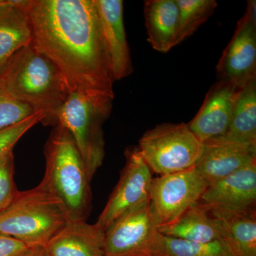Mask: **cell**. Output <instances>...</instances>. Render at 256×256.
Segmentation results:
<instances>
[{
  "label": "cell",
  "mask_w": 256,
  "mask_h": 256,
  "mask_svg": "<svg viewBox=\"0 0 256 256\" xmlns=\"http://www.w3.org/2000/svg\"><path fill=\"white\" fill-rule=\"evenodd\" d=\"M28 0H2L0 4V73L20 50L32 43Z\"/></svg>",
  "instance_id": "cell-16"
},
{
  "label": "cell",
  "mask_w": 256,
  "mask_h": 256,
  "mask_svg": "<svg viewBox=\"0 0 256 256\" xmlns=\"http://www.w3.org/2000/svg\"><path fill=\"white\" fill-rule=\"evenodd\" d=\"M208 186L195 168L152 180L150 200L160 226L176 222L200 202Z\"/></svg>",
  "instance_id": "cell-8"
},
{
  "label": "cell",
  "mask_w": 256,
  "mask_h": 256,
  "mask_svg": "<svg viewBox=\"0 0 256 256\" xmlns=\"http://www.w3.org/2000/svg\"><path fill=\"white\" fill-rule=\"evenodd\" d=\"M224 136L256 144V79L239 94L228 132Z\"/></svg>",
  "instance_id": "cell-20"
},
{
  "label": "cell",
  "mask_w": 256,
  "mask_h": 256,
  "mask_svg": "<svg viewBox=\"0 0 256 256\" xmlns=\"http://www.w3.org/2000/svg\"><path fill=\"white\" fill-rule=\"evenodd\" d=\"M218 80L240 88L256 79V4L248 2L245 14L238 22L232 41L217 66Z\"/></svg>",
  "instance_id": "cell-10"
},
{
  "label": "cell",
  "mask_w": 256,
  "mask_h": 256,
  "mask_svg": "<svg viewBox=\"0 0 256 256\" xmlns=\"http://www.w3.org/2000/svg\"><path fill=\"white\" fill-rule=\"evenodd\" d=\"M18 190L14 183V154L0 162V213L13 201Z\"/></svg>",
  "instance_id": "cell-25"
},
{
  "label": "cell",
  "mask_w": 256,
  "mask_h": 256,
  "mask_svg": "<svg viewBox=\"0 0 256 256\" xmlns=\"http://www.w3.org/2000/svg\"><path fill=\"white\" fill-rule=\"evenodd\" d=\"M180 10V24L176 45L191 37L218 6L215 0H176Z\"/></svg>",
  "instance_id": "cell-22"
},
{
  "label": "cell",
  "mask_w": 256,
  "mask_h": 256,
  "mask_svg": "<svg viewBox=\"0 0 256 256\" xmlns=\"http://www.w3.org/2000/svg\"><path fill=\"white\" fill-rule=\"evenodd\" d=\"M69 220L62 203L41 185L18 192L0 213V233L31 247H44Z\"/></svg>",
  "instance_id": "cell-4"
},
{
  "label": "cell",
  "mask_w": 256,
  "mask_h": 256,
  "mask_svg": "<svg viewBox=\"0 0 256 256\" xmlns=\"http://www.w3.org/2000/svg\"><path fill=\"white\" fill-rule=\"evenodd\" d=\"M44 120V114L36 112L18 124L0 130V162L12 154L15 146L21 138L37 124H43Z\"/></svg>",
  "instance_id": "cell-23"
},
{
  "label": "cell",
  "mask_w": 256,
  "mask_h": 256,
  "mask_svg": "<svg viewBox=\"0 0 256 256\" xmlns=\"http://www.w3.org/2000/svg\"><path fill=\"white\" fill-rule=\"evenodd\" d=\"M31 246L0 233V256H16L26 252Z\"/></svg>",
  "instance_id": "cell-26"
},
{
  "label": "cell",
  "mask_w": 256,
  "mask_h": 256,
  "mask_svg": "<svg viewBox=\"0 0 256 256\" xmlns=\"http://www.w3.org/2000/svg\"><path fill=\"white\" fill-rule=\"evenodd\" d=\"M32 44L70 92L114 100V82L95 0H28Z\"/></svg>",
  "instance_id": "cell-1"
},
{
  "label": "cell",
  "mask_w": 256,
  "mask_h": 256,
  "mask_svg": "<svg viewBox=\"0 0 256 256\" xmlns=\"http://www.w3.org/2000/svg\"><path fill=\"white\" fill-rule=\"evenodd\" d=\"M198 202L210 214L256 210V161L210 185Z\"/></svg>",
  "instance_id": "cell-11"
},
{
  "label": "cell",
  "mask_w": 256,
  "mask_h": 256,
  "mask_svg": "<svg viewBox=\"0 0 256 256\" xmlns=\"http://www.w3.org/2000/svg\"><path fill=\"white\" fill-rule=\"evenodd\" d=\"M154 256H233L222 240L200 244L160 235Z\"/></svg>",
  "instance_id": "cell-21"
},
{
  "label": "cell",
  "mask_w": 256,
  "mask_h": 256,
  "mask_svg": "<svg viewBox=\"0 0 256 256\" xmlns=\"http://www.w3.org/2000/svg\"><path fill=\"white\" fill-rule=\"evenodd\" d=\"M160 233L170 238L208 244L220 240L215 218L200 202L186 210L174 223L162 226Z\"/></svg>",
  "instance_id": "cell-19"
},
{
  "label": "cell",
  "mask_w": 256,
  "mask_h": 256,
  "mask_svg": "<svg viewBox=\"0 0 256 256\" xmlns=\"http://www.w3.org/2000/svg\"><path fill=\"white\" fill-rule=\"evenodd\" d=\"M148 42L160 53L178 46L180 10L176 0H148L144 8Z\"/></svg>",
  "instance_id": "cell-17"
},
{
  "label": "cell",
  "mask_w": 256,
  "mask_h": 256,
  "mask_svg": "<svg viewBox=\"0 0 256 256\" xmlns=\"http://www.w3.org/2000/svg\"><path fill=\"white\" fill-rule=\"evenodd\" d=\"M112 101L70 92L57 114L56 126L72 134L92 180L105 158L102 126L110 116Z\"/></svg>",
  "instance_id": "cell-5"
},
{
  "label": "cell",
  "mask_w": 256,
  "mask_h": 256,
  "mask_svg": "<svg viewBox=\"0 0 256 256\" xmlns=\"http://www.w3.org/2000/svg\"><path fill=\"white\" fill-rule=\"evenodd\" d=\"M233 256H256V210L210 214Z\"/></svg>",
  "instance_id": "cell-18"
},
{
  "label": "cell",
  "mask_w": 256,
  "mask_h": 256,
  "mask_svg": "<svg viewBox=\"0 0 256 256\" xmlns=\"http://www.w3.org/2000/svg\"><path fill=\"white\" fill-rule=\"evenodd\" d=\"M0 84L10 97L43 114V124L54 127L57 114L70 94L58 69L32 44L5 66Z\"/></svg>",
  "instance_id": "cell-2"
},
{
  "label": "cell",
  "mask_w": 256,
  "mask_h": 256,
  "mask_svg": "<svg viewBox=\"0 0 256 256\" xmlns=\"http://www.w3.org/2000/svg\"><path fill=\"white\" fill-rule=\"evenodd\" d=\"M44 153L46 170L40 185L62 203L70 222L86 220L92 210V180L72 134L55 127Z\"/></svg>",
  "instance_id": "cell-3"
},
{
  "label": "cell",
  "mask_w": 256,
  "mask_h": 256,
  "mask_svg": "<svg viewBox=\"0 0 256 256\" xmlns=\"http://www.w3.org/2000/svg\"><path fill=\"white\" fill-rule=\"evenodd\" d=\"M16 256H46L43 247H33Z\"/></svg>",
  "instance_id": "cell-27"
},
{
  "label": "cell",
  "mask_w": 256,
  "mask_h": 256,
  "mask_svg": "<svg viewBox=\"0 0 256 256\" xmlns=\"http://www.w3.org/2000/svg\"><path fill=\"white\" fill-rule=\"evenodd\" d=\"M126 160L119 182L96 223L104 232L122 216L150 198L152 171L139 149L128 150Z\"/></svg>",
  "instance_id": "cell-9"
},
{
  "label": "cell",
  "mask_w": 256,
  "mask_h": 256,
  "mask_svg": "<svg viewBox=\"0 0 256 256\" xmlns=\"http://www.w3.org/2000/svg\"><path fill=\"white\" fill-rule=\"evenodd\" d=\"M160 223L150 200L130 210L105 232L106 256H154Z\"/></svg>",
  "instance_id": "cell-7"
},
{
  "label": "cell",
  "mask_w": 256,
  "mask_h": 256,
  "mask_svg": "<svg viewBox=\"0 0 256 256\" xmlns=\"http://www.w3.org/2000/svg\"><path fill=\"white\" fill-rule=\"evenodd\" d=\"M256 161V144L223 136L204 142L201 158L195 165L208 186Z\"/></svg>",
  "instance_id": "cell-12"
},
{
  "label": "cell",
  "mask_w": 256,
  "mask_h": 256,
  "mask_svg": "<svg viewBox=\"0 0 256 256\" xmlns=\"http://www.w3.org/2000/svg\"><path fill=\"white\" fill-rule=\"evenodd\" d=\"M138 149L151 171L162 176L194 168L204 143L188 124H164L144 133Z\"/></svg>",
  "instance_id": "cell-6"
},
{
  "label": "cell",
  "mask_w": 256,
  "mask_h": 256,
  "mask_svg": "<svg viewBox=\"0 0 256 256\" xmlns=\"http://www.w3.org/2000/svg\"><path fill=\"white\" fill-rule=\"evenodd\" d=\"M101 31L114 82L130 76L133 72L132 58L124 24L122 0H95Z\"/></svg>",
  "instance_id": "cell-14"
},
{
  "label": "cell",
  "mask_w": 256,
  "mask_h": 256,
  "mask_svg": "<svg viewBox=\"0 0 256 256\" xmlns=\"http://www.w3.org/2000/svg\"><path fill=\"white\" fill-rule=\"evenodd\" d=\"M36 112L10 97L0 84V130L14 126Z\"/></svg>",
  "instance_id": "cell-24"
},
{
  "label": "cell",
  "mask_w": 256,
  "mask_h": 256,
  "mask_svg": "<svg viewBox=\"0 0 256 256\" xmlns=\"http://www.w3.org/2000/svg\"><path fill=\"white\" fill-rule=\"evenodd\" d=\"M242 89L223 80H218L210 89L201 109L188 124L202 142L226 134Z\"/></svg>",
  "instance_id": "cell-13"
},
{
  "label": "cell",
  "mask_w": 256,
  "mask_h": 256,
  "mask_svg": "<svg viewBox=\"0 0 256 256\" xmlns=\"http://www.w3.org/2000/svg\"><path fill=\"white\" fill-rule=\"evenodd\" d=\"M105 232L86 220L69 222L44 248L46 256H106Z\"/></svg>",
  "instance_id": "cell-15"
},
{
  "label": "cell",
  "mask_w": 256,
  "mask_h": 256,
  "mask_svg": "<svg viewBox=\"0 0 256 256\" xmlns=\"http://www.w3.org/2000/svg\"><path fill=\"white\" fill-rule=\"evenodd\" d=\"M2 0H0V4H2Z\"/></svg>",
  "instance_id": "cell-28"
}]
</instances>
